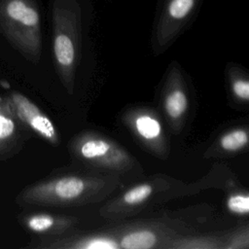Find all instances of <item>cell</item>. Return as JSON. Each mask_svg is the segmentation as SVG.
<instances>
[{
  "mask_svg": "<svg viewBox=\"0 0 249 249\" xmlns=\"http://www.w3.org/2000/svg\"><path fill=\"white\" fill-rule=\"evenodd\" d=\"M21 227L35 237H53L77 230L79 219L75 216L49 212L27 211L18 214Z\"/></svg>",
  "mask_w": 249,
  "mask_h": 249,
  "instance_id": "obj_12",
  "label": "cell"
},
{
  "mask_svg": "<svg viewBox=\"0 0 249 249\" xmlns=\"http://www.w3.org/2000/svg\"><path fill=\"white\" fill-rule=\"evenodd\" d=\"M192 92L181 66L173 61L167 67L160 91L161 115L171 133L179 134L189 122Z\"/></svg>",
  "mask_w": 249,
  "mask_h": 249,
  "instance_id": "obj_7",
  "label": "cell"
},
{
  "mask_svg": "<svg viewBox=\"0 0 249 249\" xmlns=\"http://www.w3.org/2000/svg\"><path fill=\"white\" fill-rule=\"evenodd\" d=\"M247 152H249V124H238L217 134L203 153V157L227 159Z\"/></svg>",
  "mask_w": 249,
  "mask_h": 249,
  "instance_id": "obj_13",
  "label": "cell"
},
{
  "mask_svg": "<svg viewBox=\"0 0 249 249\" xmlns=\"http://www.w3.org/2000/svg\"><path fill=\"white\" fill-rule=\"evenodd\" d=\"M122 185L110 172H64L49 176L22 188L16 196L21 207H76L100 202Z\"/></svg>",
  "mask_w": 249,
  "mask_h": 249,
  "instance_id": "obj_1",
  "label": "cell"
},
{
  "mask_svg": "<svg viewBox=\"0 0 249 249\" xmlns=\"http://www.w3.org/2000/svg\"><path fill=\"white\" fill-rule=\"evenodd\" d=\"M52 47L55 72L68 94L75 89L81 60V9L77 0H51Z\"/></svg>",
  "mask_w": 249,
  "mask_h": 249,
  "instance_id": "obj_3",
  "label": "cell"
},
{
  "mask_svg": "<svg viewBox=\"0 0 249 249\" xmlns=\"http://www.w3.org/2000/svg\"><path fill=\"white\" fill-rule=\"evenodd\" d=\"M18 119L33 133L53 146L60 144V135L52 119L30 98L18 90L7 96Z\"/></svg>",
  "mask_w": 249,
  "mask_h": 249,
  "instance_id": "obj_10",
  "label": "cell"
},
{
  "mask_svg": "<svg viewBox=\"0 0 249 249\" xmlns=\"http://www.w3.org/2000/svg\"><path fill=\"white\" fill-rule=\"evenodd\" d=\"M215 180L209 174L199 181L186 183L165 174H155L108 199L100 207L99 214L113 221L132 217L169 200L196 195L212 187Z\"/></svg>",
  "mask_w": 249,
  "mask_h": 249,
  "instance_id": "obj_2",
  "label": "cell"
},
{
  "mask_svg": "<svg viewBox=\"0 0 249 249\" xmlns=\"http://www.w3.org/2000/svg\"><path fill=\"white\" fill-rule=\"evenodd\" d=\"M26 248L37 249H120L115 228L81 231L78 229L53 237H35Z\"/></svg>",
  "mask_w": 249,
  "mask_h": 249,
  "instance_id": "obj_9",
  "label": "cell"
},
{
  "mask_svg": "<svg viewBox=\"0 0 249 249\" xmlns=\"http://www.w3.org/2000/svg\"><path fill=\"white\" fill-rule=\"evenodd\" d=\"M0 34L27 61H40L41 16L34 0H0Z\"/></svg>",
  "mask_w": 249,
  "mask_h": 249,
  "instance_id": "obj_5",
  "label": "cell"
},
{
  "mask_svg": "<svg viewBox=\"0 0 249 249\" xmlns=\"http://www.w3.org/2000/svg\"><path fill=\"white\" fill-rule=\"evenodd\" d=\"M121 122L147 153L160 160L168 159L170 141L157 110L148 105H131L123 111Z\"/></svg>",
  "mask_w": 249,
  "mask_h": 249,
  "instance_id": "obj_6",
  "label": "cell"
},
{
  "mask_svg": "<svg viewBox=\"0 0 249 249\" xmlns=\"http://www.w3.org/2000/svg\"><path fill=\"white\" fill-rule=\"evenodd\" d=\"M228 210L235 215L249 214V192L244 190H234L228 194L226 198Z\"/></svg>",
  "mask_w": 249,
  "mask_h": 249,
  "instance_id": "obj_16",
  "label": "cell"
},
{
  "mask_svg": "<svg viewBox=\"0 0 249 249\" xmlns=\"http://www.w3.org/2000/svg\"><path fill=\"white\" fill-rule=\"evenodd\" d=\"M225 235L181 233L169 241L166 249H225Z\"/></svg>",
  "mask_w": 249,
  "mask_h": 249,
  "instance_id": "obj_15",
  "label": "cell"
},
{
  "mask_svg": "<svg viewBox=\"0 0 249 249\" xmlns=\"http://www.w3.org/2000/svg\"><path fill=\"white\" fill-rule=\"evenodd\" d=\"M30 132L16 116L9 98L0 96V164L23 149Z\"/></svg>",
  "mask_w": 249,
  "mask_h": 249,
  "instance_id": "obj_11",
  "label": "cell"
},
{
  "mask_svg": "<svg viewBox=\"0 0 249 249\" xmlns=\"http://www.w3.org/2000/svg\"><path fill=\"white\" fill-rule=\"evenodd\" d=\"M226 237L225 249H248L249 248V225L231 232Z\"/></svg>",
  "mask_w": 249,
  "mask_h": 249,
  "instance_id": "obj_17",
  "label": "cell"
},
{
  "mask_svg": "<svg viewBox=\"0 0 249 249\" xmlns=\"http://www.w3.org/2000/svg\"><path fill=\"white\" fill-rule=\"evenodd\" d=\"M225 80L230 104L237 109L249 110V71L235 63H228Z\"/></svg>",
  "mask_w": 249,
  "mask_h": 249,
  "instance_id": "obj_14",
  "label": "cell"
},
{
  "mask_svg": "<svg viewBox=\"0 0 249 249\" xmlns=\"http://www.w3.org/2000/svg\"><path fill=\"white\" fill-rule=\"evenodd\" d=\"M71 159L87 167L118 175L141 170L139 161L111 137L92 129L74 134L67 143Z\"/></svg>",
  "mask_w": 249,
  "mask_h": 249,
  "instance_id": "obj_4",
  "label": "cell"
},
{
  "mask_svg": "<svg viewBox=\"0 0 249 249\" xmlns=\"http://www.w3.org/2000/svg\"><path fill=\"white\" fill-rule=\"evenodd\" d=\"M115 229L123 249H166L171 239L185 232L169 221H135Z\"/></svg>",
  "mask_w": 249,
  "mask_h": 249,
  "instance_id": "obj_8",
  "label": "cell"
}]
</instances>
